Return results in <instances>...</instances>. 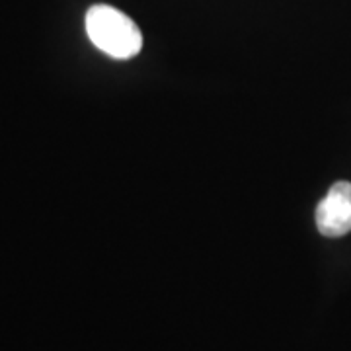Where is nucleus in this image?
<instances>
[{
    "label": "nucleus",
    "instance_id": "obj_1",
    "mask_svg": "<svg viewBox=\"0 0 351 351\" xmlns=\"http://www.w3.org/2000/svg\"><path fill=\"white\" fill-rule=\"evenodd\" d=\"M86 34L106 55L125 61L143 49V34L137 24L110 4H96L86 12Z\"/></svg>",
    "mask_w": 351,
    "mask_h": 351
},
{
    "label": "nucleus",
    "instance_id": "obj_2",
    "mask_svg": "<svg viewBox=\"0 0 351 351\" xmlns=\"http://www.w3.org/2000/svg\"><path fill=\"white\" fill-rule=\"evenodd\" d=\"M316 226L322 237L339 239L351 232V182H336L316 207Z\"/></svg>",
    "mask_w": 351,
    "mask_h": 351
}]
</instances>
